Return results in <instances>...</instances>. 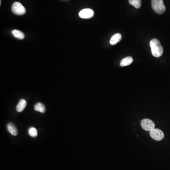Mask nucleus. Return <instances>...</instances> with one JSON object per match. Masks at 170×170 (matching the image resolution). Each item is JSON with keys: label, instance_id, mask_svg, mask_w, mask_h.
I'll use <instances>...</instances> for the list:
<instances>
[{"label": "nucleus", "instance_id": "f257e3e1", "mask_svg": "<svg viewBox=\"0 0 170 170\" xmlns=\"http://www.w3.org/2000/svg\"><path fill=\"white\" fill-rule=\"evenodd\" d=\"M149 44L151 49V52L153 56L155 57L161 56L164 50L160 41L157 39H153L151 40Z\"/></svg>", "mask_w": 170, "mask_h": 170}, {"label": "nucleus", "instance_id": "f03ea898", "mask_svg": "<svg viewBox=\"0 0 170 170\" xmlns=\"http://www.w3.org/2000/svg\"><path fill=\"white\" fill-rule=\"evenodd\" d=\"M151 4L153 10L156 13L161 14L165 12L166 8L163 0H152Z\"/></svg>", "mask_w": 170, "mask_h": 170}, {"label": "nucleus", "instance_id": "7ed1b4c3", "mask_svg": "<svg viewBox=\"0 0 170 170\" xmlns=\"http://www.w3.org/2000/svg\"><path fill=\"white\" fill-rule=\"evenodd\" d=\"M12 10L14 14L17 15H23L26 12V10L21 3L15 2L12 5Z\"/></svg>", "mask_w": 170, "mask_h": 170}, {"label": "nucleus", "instance_id": "20e7f679", "mask_svg": "<svg viewBox=\"0 0 170 170\" xmlns=\"http://www.w3.org/2000/svg\"><path fill=\"white\" fill-rule=\"evenodd\" d=\"M141 126L144 130L150 131L155 128V123L149 119H144L141 122Z\"/></svg>", "mask_w": 170, "mask_h": 170}, {"label": "nucleus", "instance_id": "39448f33", "mask_svg": "<svg viewBox=\"0 0 170 170\" xmlns=\"http://www.w3.org/2000/svg\"><path fill=\"white\" fill-rule=\"evenodd\" d=\"M150 136L151 138L156 141H161L164 138V133L161 130L157 129H154L150 131Z\"/></svg>", "mask_w": 170, "mask_h": 170}, {"label": "nucleus", "instance_id": "423d86ee", "mask_svg": "<svg viewBox=\"0 0 170 170\" xmlns=\"http://www.w3.org/2000/svg\"><path fill=\"white\" fill-rule=\"evenodd\" d=\"M94 16V12L90 9H85L79 12V16L80 18L85 19H91Z\"/></svg>", "mask_w": 170, "mask_h": 170}, {"label": "nucleus", "instance_id": "0eeeda50", "mask_svg": "<svg viewBox=\"0 0 170 170\" xmlns=\"http://www.w3.org/2000/svg\"><path fill=\"white\" fill-rule=\"evenodd\" d=\"M122 35L120 33L116 34L111 37L110 43L111 45H115L120 42L122 40Z\"/></svg>", "mask_w": 170, "mask_h": 170}, {"label": "nucleus", "instance_id": "6e6552de", "mask_svg": "<svg viewBox=\"0 0 170 170\" xmlns=\"http://www.w3.org/2000/svg\"><path fill=\"white\" fill-rule=\"evenodd\" d=\"M7 128L8 131L12 135L16 136L18 135V130L16 127L12 123H9L7 125Z\"/></svg>", "mask_w": 170, "mask_h": 170}, {"label": "nucleus", "instance_id": "1a4fd4ad", "mask_svg": "<svg viewBox=\"0 0 170 170\" xmlns=\"http://www.w3.org/2000/svg\"><path fill=\"white\" fill-rule=\"evenodd\" d=\"M26 106H27V102L25 99H22L20 100L16 106V111L19 113L21 112L24 110Z\"/></svg>", "mask_w": 170, "mask_h": 170}, {"label": "nucleus", "instance_id": "9d476101", "mask_svg": "<svg viewBox=\"0 0 170 170\" xmlns=\"http://www.w3.org/2000/svg\"><path fill=\"white\" fill-rule=\"evenodd\" d=\"M133 58L131 57L128 56L123 59L120 63V66L122 67L129 65L133 62Z\"/></svg>", "mask_w": 170, "mask_h": 170}, {"label": "nucleus", "instance_id": "9b49d317", "mask_svg": "<svg viewBox=\"0 0 170 170\" xmlns=\"http://www.w3.org/2000/svg\"><path fill=\"white\" fill-rule=\"evenodd\" d=\"M12 34L14 37L19 39L22 40L25 38V35L23 32L18 30H13L12 31Z\"/></svg>", "mask_w": 170, "mask_h": 170}, {"label": "nucleus", "instance_id": "f8f14e48", "mask_svg": "<svg viewBox=\"0 0 170 170\" xmlns=\"http://www.w3.org/2000/svg\"><path fill=\"white\" fill-rule=\"evenodd\" d=\"M34 109L36 111H39L41 113H45L46 111L45 107L41 103H37L34 106Z\"/></svg>", "mask_w": 170, "mask_h": 170}, {"label": "nucleus", "instance_id": "ddd939ff", "mask_svg": "<svg viewBox=\"0 0 170 170\" xmlns=\"http://www.w3.org/2000/svg\"><path fill=\"white\" fill-rule=\"evenodd\" d=\"M129 4L132 5L136 9H139L141 6V0H129Z\"/></svg>", "mask_w": 170, "mask_h": 170}, {"label": "nucleus", "instance_id": "4468645a", "mask_svg": "<svg viewBox=\"0 0 170 170\" xmlns=\"http://www.w3.org/2000/svg\"><path fill=\"white\" fill-rule=\"evenodd\" d=\"M28 134L30 136L33 138H35L36 137L38 134L37 133V129L34 127H31L28 130Z\"/></svg>", "mask_w": 170, "mask_h": 170}]
</instances>
